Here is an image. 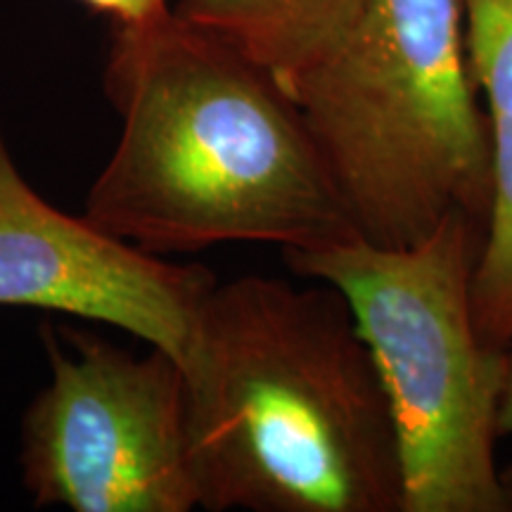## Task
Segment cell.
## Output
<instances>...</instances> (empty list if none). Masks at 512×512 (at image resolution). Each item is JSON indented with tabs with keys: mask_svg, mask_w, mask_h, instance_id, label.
<instances>
[{
	"mask_svg": "<svg viewBox=\"0 0 512 512\" xmlns=\"http://www.w3.org/2000/svg\"><path fill=\"white\" fill-rule=\"evenodd\" d=\"M105 93L121 133L83 214L105 233L157 256L358 238L297 102L174 10L114 27Z\"/></svg>",
	"mask_w": 512,
	"mask_h": 512,
	"instance_id": "1",
	"label": "cell"
},
{
	"mask_svg": "<svg viewBox=\"0 0 512 512\" xmlns=\"http://www.w3.org/2000/svg\"><path fill=\"white\" fill-rule=\"evenodd\" d=\"M181 370L202 510L401 512L387 396L330 285L216 280Z\"/></svg>",
	"mask_w": 512,
	"mask_h": 512,
	"instance_id": "2",
	"label": "cell"
},
{
	"mask_svg": "<svg viewBox=\"0 0 512 512\" xmlns=\"http://www.w3.org/2000/svg\"><path fill=\"white\" fill-rule=\"evenodd\" d=\"M290 98L358 238L408 247L453 214L489 223L491 140L463 0H366Z\"/></svg>",
	"mask_w": 512,
	"mask_h": 512,
	"instance_id": "3",
	"label": "cell"
},
{
	"mask_svg": "<svg viewBox=\"0 0 512 512\" xmlns=\"http://www.w3.org/2000/svg\"><path fill=\"white\" fill-rule=\"evenodd\" d=\"M88 10L110 17L114 27H143L171 15L166 0H79Z\"/></svg>",
	"mask_w": 512,
	"mask_h": 512,
	"instance_id": "9",
	"label": "cell"
},
{
	"mask_svg": "<svg viewBox=\"0 0 512 512\" xmlns=\"http://www.w3.org/2000/svg\"><path fill=\"white\" fill-rule=\"evenodd\" d=\"M214 273L114 238L43 200L0 128V306H27L114 325L178 363Z\"/></svg>",
	"mask_w": 512,
	"mask_h": 512,
	"instance_id": "6",
	"label": "cell"
},
{
	"mask_svg": "<svg viewBox=\"0 0 512 512\" xmlns=\"http://www.w3.org/2000/svg\"><path fill=\"white\" fill-rule=\"evenodd\" d=\"M470 74L489 126L494 192L472 278V306L486 342L512 344V0H463Z\"/></svg>",
	"mask_w": 512,
	"mask_h": 512,
	"instance_id": "7",
	"label": "cell"
},
{
	"mask_svg": "<svg viewBox=\"0 0 512 512\" xmlns=\"http://www.w3.org/2000/svg\"><path fill=\"white\" fill-rule=\"evenodd\" d=\"M498 434L512 437V344L508 347V366H505L501 406H498Z\"/></svg>",
	"mask_w": 512,
	"mask_h": 512,
	"instance_id": "10",
	"label": "cell"
},
{
	"mask_svg": "<svg viewBox=\"0 0 512 512\" xmlns=\"http://www.w3.org/2000/svg\"><path fill=\"white\" fill-rule=\"evenodd\" d=\"M43 325L50 382L22 420V482L38 508L190 512L185 380L162 349L133 356L98 335Z\"/></svg>",
	"mask_w": 512,
	"mask_h": 512,
	"instance_id": "5",
	"label": "cell"
},
{
	"mask_svg": "<svg viewBox=\"0 0 512 512\" xmlns=\"http://www.w3.org/2000/svg\"><path fill=\"white\" fill-rule=\"evenodd\" d=\"M366 0H178L185 22L266 69L285 93L328 57Z\"/></svg>",
	"mask_w": 512,
	"mask_h": 512,
	"instance_id": "8",
	"label": "cell"
},
{
	"mask_svg": "<svg viewBox=\"0 0 512 512\" xmlns=\"http://www.w3.org/2000/svg\"><path fill=\"white\" fill-rule=\"evenodd\" d=\"M501 491H503L505 510L512 512V463L501 467Z\"/></svg>",
	"mask_w": 512,
	"mask_h": 512,
	"instance_id": "11",
	"label": "cell"
},
{
	"mask_svg": "<svg viewBox=\"0 0 512 512\" xmlns=\"http://www.w3.org/2000/svg\"><path fill=\"white\" fill-rule=\"evenodd\" d=\"M482 221L453 214L425 240L363 238L283 252L297 275L342 294L380 375L401 458V512H508L496 465L508 349L472 306Z\"/></svg>",
	"mask_w": 512,
	"mask_h": 512,
	"instance_id": "4",
	"label": "cell"
}]
</instances>
